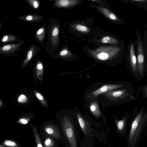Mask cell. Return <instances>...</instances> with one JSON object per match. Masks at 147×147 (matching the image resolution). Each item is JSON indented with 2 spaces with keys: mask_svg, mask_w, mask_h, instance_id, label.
Returning a JSON list of instances; mask_svg holds the SVG:
<instances>
[{
  "mask_svg": "<svg viewBox=\"0 0 147 147\" xmlns=\"http://www.w3.org/2000/svg\"><path fill=\"white\" fill-rule=\"evenodd\" d=\"M45 29L44 27H42L39 29L36 32V36L40 41H42L45 37Z\"/></svg>",
  "mask_w": 147,
  "mask_h": 147,
  "instance_id": "ffe728a7",
  "label": "cell"
},
{
  "mask_svg": "<svg viewBox=\"0 0 147 147\" xmlns=\"http://www.w3.org/2000/svg\"><path fill=\"white\" fill-rule=\"evenodd\" d=\"M36 73L38 78L42 81L43 73V67L42 62L38 61L36 66Z\"/></svg>",
  "mask_w": 147,
  "mask_h": 147,
  "instance_id": "e0dca14e",
  "label": "cell"
},
{
  "mask_svg": "<svg viewBox=\"0 0 147 147\" xmlns=\"http://www.w3.org/2000/svg\"><path fill=\"white\" fill-rule=\"evenodd\" d=\"M68 53V51L67 50L64 49L61 51L59 53L61 56L62 57H66Z\"/></svg>",
  "mask_w": 147,
  "mask_h": 147,
  "instance_id": "4dcf8cb0",
  "label": "cell"
},
{
  "mask_svg": "<svg viewBox=\"0 0 147 147\" xmlns=\"http://www.w3.org/2000/svg\"><path fill=\"white\" fill-rule=\"evenodd\" d=\"M17 38V36L12 34L6 35L1 38V41L2 42H9L16 39Z\"/></svg>",
  "mask_w": 147,
  "mask_h": 147,
  "instance_id": "7402d4cb",
  "label": "cell"
},
{
  "mask_svg": "<svg viewBox=\"0 0 147 147\" xmlns=\"http://www.w3.org/2000/svg\"><path fill=\"white\" fill-rule=\"evenodd\" d=\"M114 117L118 132L122 135L125 136L127 132V121L130 117L129 113V112H127L122 119L121 120L117 119L115 114H114Z\"/></svg>",
  "mask_w": 147,
  "mask_h": 147,
  "instance_id": "9c48e42d",
  "label": "cell"
},
{
  "mask_svg": "<svg viewBox=\"0 0 147 147\" xmlns=\"http://www.w3.org/2000/svg\"><path fill=\"white\" fill-rule=\"evenodd\" d=\"M143 91L142 95L143 98H147V83L142 87V88Z\"/></svg>",
  "mask_w": 147,
  "mask_h": 147,
  "instance_id": "f546056e",
  "label": "cell"
},
{
  "mask_svg": "<svg viewBox=\"0 0 147 147\" xmlns=\"http://www.w3.org/2000/svg\"><path fill=\"white\" fill-rule=\"evenodd\" d=\"M62 125L63 132L71 147H77L74 127L69 116L64 115L63 117Z\"/></svg>",
  "mask_w": 147,
  "mask_h": 147,
  "instance_id": "5b68a950",
  "label": "cell"
},
{
  "mask_svg": "<svg viewBox=\"0 0 147 147\" xmlns=\"http://www.w3.org/2000/svg\"><path fill=\"white\" fill-rule=\"evenodd\" d=\"M22 44V43L19 42L5 45L0 48V52L5 54L13 53L17 50Z\"/></svg>",
  "mask_w": 147,
  "mask_h": 147,
  "instance_id": "7c38bea8",
  "label": "cell"
},
{
  "mask_svg": "<svg viewBox=\"0 0 147 147\" xmlns=\"http://www.w3.org/2000/svg\"><path fill=\"white\" fill-rule=\"evenodd\" d=\"M99 10L108 18L113 20H118V19L114 14L111 13L107 9L101 8H100Z\"/></svg>",
  "mask_w": 147,
  "mask_h": 147,
  "instance_id": "d6986e66",
  "label": "cell"
},
{
  "mask_svg": "<svg viewBox=\"0 0 147 147\" xmlns=\"http://www.w3.org/2000/svg\"><path fill=\"white\" fill-rule=\"evenodd\" d=\"M58 28L57 26H53L51 29L50 37L51 42L53 46L57 45L58 42Z\"/></svg>",
  "mask_w": 147,
  "mask_h": 147,
  "instance_id": "5bb4252c",
  "label": "cell"
},
{
  "mask_svg": "<svg viewBox=\"0 0 147 147\" xmlns=\"http://www.w3.org/2000/svg\"><path fill=\"white\" fill-rule=\"evenodd\" d=\"M34 93L36 97L39 100L40 102L45 106H47L46 102L43 96L39 92L36 90L34 91Z\"/></svg>",
  "mask_w": 147,
  "mask_h": 147,
  "instance_id": "cb8c5ba5",
  "label": "cell"
},
{
  "mask_svg": "<svg viewBox=\"0 0 147 147\" xmlns=\"http://www.w3.org/2000/svg\"><path fill=\"white\" fill-rule=\"evenodd\" d=\"M133 1H138V2H144L146 1V0H132Z\"/></svg>",
  "mask_w": 147,
  "mask_h": 147,
  "instance_id": "1f68e13d",
  "label": "cell"
},
{
  "mask_svg": "<svg viewBox=\"0 0 147 147\" xmlns=\"http://www.w3.org/2000/svg\"><path fill=\"white\" fill-rule=\"evenodd\" d=\"M119 50L117 47L100 48L97 49L93 54L94 57L98 61L109 65L116 56Z\"/></svg>",
  "mask_w": 147,
  "mask_h": 147,
  "instance_id": "277c9868",
  "label": "cell"
},
{
  "mask_svg": "<svg viewBox=\"0 0 147 147\" xmlns=\"http://www.w3.org/2000/svg\"><path fill=\"white\" fill-rule=\"evenodd\" d=\"M147 124V109L136 108L133 113L127 137L128 147H135L140 140Z\"/></svg>",
  "mask_w": 147,
  "mask_h": 147,
  "instance_id": "6da1fadb",
  "label": "cell"
},
{
  "mask_svg": "<svg viewBox=\"0 0 147 147\" xmlns=\"http://www.w3.org/2000/svg\"><path fill=\"white\" fill-rule=\"evenodd\" d=\"M53 140L49 136L47 137L44 141V147H52L54 145Z\"/></svg>",
  "mask_w": 147,
  "mask_h": 147,
  "instance_id": "603a6c76",
  "label": "cell"
},
{
  "mask_svg": "<svg viewBox=\"0 0 147 147\" xmlns=\"http://www.w3.org/2000/svg\"><path fill=\"white\" fill-rule=\"evenodd\" d=\"M26 1L35 9L38 8L40 5V2L36 0H27Z\"/></svg>",
  "mask_w": 147,
  "mask_h": 147,
  "instance_id": "4316f807",
  "label": "cell"
},
{
  "mask_svg": "<svg viewBox=\"0 0 147 147\" xmlns=\"http://www.w3.org/2000/svg\"><path fill=\"white\" fill-rule=\"evenodd\" d=\"M28 100V97L26 95L22 94H20L18 97L17 101L20 104L24 103L27 102Z\"/></svg>",
  "mask_w": 147,
  "mask_h": 147,
  "instance_id": "484cf974",
  "label": "cell"
},
{
  "mask_svg": "<svg viewBox=\"0 0 147 147\" xmlns=\"http://www.w3.org/2000/svg\"><path fill=\"white\" fill-rule=\"evenodd\" d=\"M3 144L8 147H18L17 143L13 140H5L3 142Z\"/></svg>",
  "mask_w": 147,
  "mask_h": 147,
  "instance_id": "d4e9b609",
  "label": "cell"
},
{
  "mask_svg": "<svg viewBox=\"0 0 147 147\" xmlns=\"http://www.w3.org/2000/svg\"><path fill=\"white\" fill-rule=\"evenodd\" d=\"M129 64L130 72L137 79H139L137 63L135 55L134 46L133 43H131L129 47Z\"/></svg>",
  "mask_w": 147,
  "mask_h": 147,
  "instance_id": "ba28073f",
  "label": "cell"
},
{
  "mask_svg": "<svg viewBox=\"0 0 147 147\" xmlns=\"http://www.w3.org/2000/svg\"><path fill=\"white\" fill-rule=\"evenodd\" d=\"M137 36L138 54L137 67L139 79L141 80L144 76L145 72V61L144 50L142 45L141 36L138 30Z\"/></svg>",
  "mask_w": 147,
  "mask_h": 147,
  "instance_id": "52a82bcc",
  "label": "cell"
},
{
  "mask_svg": "<svg viewBox=\"0 0 147 147\" xmlns=\"http://www.w3.org/2000/svg\"><path fill=\"white\" fill-rule=\"evenodd\" d=\"M17 18L22 20L36 22L40 21L43 19L42 16L37 15H30L17 17Z\"/></svg>",
  "mask_w": 147,
  "mask_h": 147,
  "instance_id": "9a60e30c",
  "label": "cell"
},
{
  "mask_svg": "<svg viewBox=\"0 0 147 147\" xmlns=\"http://www.w3.org/2000/svg\"><path fill=\"white\" fill-rule=\"evenodd\" d=\"M101 42L104 43L116 44L118 43V41L113 38L109 36L104 37L101 40Z\"/></svg>",
  "mask_w": 147,
  "mask_h": 147,
  "instance_id": "44dd1931",
  "label": "cell"
},
{
  "mask_svg": "<svg viewBox=\"0 0 147 147\" xmlns=\"http://www.w3.org/2000/svg\"><path fill=\"white\" fill-rule=\"evenodd\" d=\"M135 91L131 86L125 88L113 90L97 96L102 111L104 112L107 107L130 102L134 98Z\"/></svg>",
  "mask_w": 147,
  "mask_h": 147,
  "instance_id": "7a4b0ae2",
  "label": "cell"
},
{
  "mask_svg": "<svg viewBox=\"0 0 147 147\" xmlns=\"http://www.w3.org/2000/svg\"><path fill=\"white\" fill-rule=\"evenodd\" d=\"M0 147H6L4 145L2 144H0Z\"/></svg>",
  "mask_w": 147,
  "mask_h": 147,
  "instance_id": "836d02e7",
  "label": "cell"
},
{
  "mask_svg": "<svg viewBox=\"0 0 147 147\" xmlns=\"http://www.w3.org/2000/svg\"><path fill=\"white\" fill-rule=\"evenodd\" d=\"M79 1L74 0H56L55 5L59 8H67L72 7L78 3Z\"/></svg>",
  "mask_w": 147,
  "mask_h": 147,
  "instance_id": "4fadbf2b",
  "label": "cell"
},
{
  "mask_svg": "<svg viewBox=\"0 0 147 147\" xmlns=\"http://www.w3.org/2000/svg\"><path fill=\"white\" fill-rule=\"evenodd\" d=\"M76 28L78 30L81 32H86L88 31V28L85 26L77 25L76 26Z\"/></svg>",
  "mask_w": 147,
  "mask_h": 147,
  "instance_id": "f1b7e54d",
  "label": "cell"
},
{
  "mask_svg": "<svg viewBox=\"0 0 147 147\" xmlns=\"http://www.w3.org/2000/svg\"><path fill=\"white\" fill-rule=\"evenodd\" d=\"M0 106L1 107L2 106V105H1L3 104V103L1 102V100H0Z\"/></svg>",
  "mask_w": 147,
  "mask_h": 147,
  "instance_id": "d6a6232c",
  "label": "cell"
},
{
  "mask_svg": "<svg viewBox=\"0 0 147 147\" xmlns=\"http://www.w3.org/2000/svg\"><path fill=\"white\" fill-rule=\"evenodd\" d=\"M35 47L32 46L28 50L26 58L22 65V67H24L32 59L33 55L35 53L36 49Z\"/></svg>",
  "mask_w": 147,
  "mask_h": 147,
  "instance_id": "2e32d148",
  "label": "cell"
},
{
  "mask_svg": "<svg viewBox=\"0 0 147 147\" xmlns=\"http://www.w3.org/2000/svg\"><path fill=\"white\" fill-rule=\"evenodd\" d=\"M44 129L49 136L56 139H60V134L58 128L54 125L49 124L45 125Z\"/></svg>",
  "mask_w": 147,
  "mask_h": 147,
  "instance_id": "8fae6325",
  "label": "cell"
},
{
  "mask_svg": "<svg viewBox=\"0 0 147 147\" xmlns=\"http://www.w3.org/2000/svg\"><path fill=\"white\" fill-rule=\"evenodd\" d=\"M129 82L123 81L106 82L93 84L86 88L82 97L83 99L94 98L115 90L130 87Z\"/></svg>",
  "mask_w": 147,
  "mask_h": 147,
  "instance_id": "3957f363",
  "label": "cell"
},
{
  "mask_svg": "<svg viewBox=\"0 0 147 147\" xmlns=\"http://www.w3.org/2000/svg\"><path fill=\"white\" fill-rule=\"evenodd\" d=\"M32 127L35 140L37 147H43L37 128L34 126H32Z\"/></svg>",
  "mask_w": 147,
  "mask_h": 147,
  "instance_id": "ac0fdd59",
  "label": "cell"
},
{
  "mask_svg": "<svg viewBox=\"0 0 147 147\" xmlns=\"http://www.w3.org/2000/svg\"><path fill=\"white\" fill-rule=\"evenodd\" d=\"M30 119V118H22L18 120V123L22 124H26L28 122Z\"/></svg>",
  "mask_w": 147,
  "mask_h": 147,
  "instance_id": "83f0119b",
  "label": "cell"
},
{
  "mask_svg": "<svg viewBox=\"0 0 147 147\" xmlns=\"http://www.w3.org/2000/svg\"><path fill=\"white\" fill-rule=\"evenodd\" d=\"M84 100L85 104L84 109L88 110L91 114L97 119L102 117L104 112L101 111L102 110L101 109L100 107H101L97 96Z\"/></svg>",
  "mask_w": 147,
  "mask_h": 147,
  "instance_id": "8992f818",
  "label": "cell"
},
{
  "mask_svg": "<svg viewBox=\"0 0 147 147\" xmlns=\"http://www.w3.org/2000/svg\"><path fill=\"white\" fill-rule=\"evenodd\" d=\"M74 109L76 114L80 126L84 133L85 134L87 133L89 130L90 125L89 123L84 118L78 107H74Z\"/></svg>",
  "mask_w": 147,
  "mask_h": 147,
  "instance_id": "30bf717a",
  "label": "cell"
}]
</instances>
